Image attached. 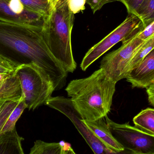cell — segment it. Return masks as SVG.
Instances as JSON below:
<instances>
[{"label": "cell", "instance_id": "obj_1", "mask_svg": "<svg viewBox=\"0 0 154 154\" xmlns=\"http://www.w3.org/2000/svg\"><path fill=\"white\" fill-rule=\"evenodd\" d=\"M0 57L17 67L38 65L49 75L55 91L66 85L68 73L49 49L42 27L0 21Z\"/></svg>", "mask_w": 154, "mask_h": 154}, {"label": "cell", "instance_id": "obj_2", "mask_svg": "<svg viewBox=\"0 0 154 154\" xmlns=\"http://www.w3.org/2000/svg\"><path fill=\"white\" fill-rule=\"evenodd\" d=\"M116 83L100 68L88 77L70 81L66 91L83 120H96L110 112Z\"/></svg>", "mask_w": 154, "mask_h": 154}, {"label": "cell", "instance_id": "obj_3", "mask_svg": "<svg viewBox=\"0 0 154 154\" xmlns=\"http://www.w3.org/2000/svg\"><path fill=\"white\" fill-rule=\"evenodd\" d=\"M74 17L68 0H58L51 5L50 12L45 17L42 27L49 49L68 73H73L77 68L71 45Z\"/></svg>", "mask_w": 154, "mask_h": 154}, {"label": "cell", "instance_id": "obj_4", "mask_svg": "<svg viewBox=\"0 0 154 154\" xmlns=\"http://www.w3.org/2000/svg\"><path fill=\"white\" fill-rule=\"evenodd\" d=\"M15 72L20 80L22 96L29 110L45 105L55 91L49 75L35 64L17 67Z\"/></svg>", "mask_w": 154, "mask_h": 154}, {"label": "cell", "instance_id": "obj_5", "mask_svg": "<svg viewBox=\"0 0 154 154\" xmlns=\"http://www.w3.org/2000/svg\"><path fill=\"white\" fill-rule=\"evenodd\" d=\"M143 29L140 18L134 14H129L120 25L88 51L81 63V68L85 71L114 45L120 41H126Z\"/></svg>", "mask_w": 154, "mask_h": 154}, {"label": "cell", "instance_id": "obj_6", "mask_svg": "<svg viewBox=\"0 0 154 154\" xmlns=\"http://www.w3.org/2000/svg\"><path fill=\"white\" fill-rule=\"evenodd\" d=\"M105 118L113 136L125 148L124 153L154 154V136L128 123L117 124L107 115Z\"/></svg>", "mask_w": 154, "mask_h": 154}, {"label": "cell", "instance_id": "obj_7", "mask_svg": "<svg viewBox=\"0 0 154 154\" xmlns=\"http://www.w3.org/2000/svg\"><path fill=\"white\" fill-rule=\"evenodd\" d=\"M45 105L59 111L70 119L94 153L115 154L86 125L82 118L74 107L70 98L63 96H51L46 102Z\"/></svg>", "mask_w": 154, "mask_h": 154}, {"label": "cell", "instance_id": "obj_8", "mask_svg": "<svg viewBox=\"0 0 154 154\" xmlns=\"http://www.w3.org/2000/svg\"><path fill=\"white\" fill-rule=\"evenodd\" d=\"M137 33L122 42L123 44L119 49L107 54L101 61L100 68L116 83L125 78L128 66L136 52L145 41L139 39Z\"/></svg>", "mask_w": 154, "mask_h": 154}, {"label": "cell", "instance_id": "obj_9", "mask_svg": "<svg viewBox=\"0 0 154 154\" xmlns=\"http://www.w3.org/2000/svg\"><path fill=\"white\" fill-rule=\"evenodd\" d=\"M44 16L24 7L19 0H0V21L43 27Z\"/></svg>", "mask_w": 154, "mask_h": 154}, {"label": "cell", "instance_id": "obj_10", "mask_svg": "<svg viewBox=\"0 0 154 154\" xmlns=\"http://www.w3.org/2000/svg\"><path fill=\"white\" fill-rule=\"evenodd\" d=\"M26 108L23 96L18 99L0 103V136L16 128V123Z\"/></svg>", "mask_w": 154, "mask_h": 154}, {"label": "cell", "instance_id": "obj_11", "mask_svg": "<svg viewBox=\"0 0 154 154\" xmlns=\"http://www.w3.org/2000/svg\"><path fill=\"white\" fill-rule=\"evenodd\" d=\"M125 78L133 88H147L154 83V49L128 73Z\"/></svg>", "mask_w": 154, "mask_h": 154}, {"label": "cell", "instance_id": "obj_12", "mask_svg": "<svg viewBox=\"0 0 154 154\" xmlns=\"http://www.w3.org/2000/svg\"><path fill=\"white\" fill-rule=\"evenodd\" d=\"M104 118L83 121L93 134L114 153H124L125 148L113 136Z\"/></svg>", "mask_w": 154, "mask_h": 154}, {"label": "cell", "instance_id": "obj_13", "mask_svg": "<svg viewBox=\"0 0 154 154\" xmlns=\"http://www.w3.org/2000/svg\"><path fill=\"white\" fill-rule=\"evenodd\" d=\"M30 154H75L71 146L64 141L48 143L38 140L34 142Z\"/></svg>", "mask_w": 154, "mask_h": 154}, {"label": "cell", "instance_id": "obj_14", "mask_svg": "<svg viewBox=\"0 0 154 154\" xmlns=\"http://www.w3.org/2000/svg\"><path fill=\"white\" fill-rule=\"evenodd\" d=\"M16 128L0 136V154H24L22 142Z\"/></svg>", "mask_w": 154, "mask_h": 154}, {"label": "cell", "instance_id": "obj_15", "mask_svg": "<svg viewBox=\"0 0 154 154\" xmlns=\"http://www.w3.org/2000/svg\"><path fill=\"white\" fill-rule=\"evenodd\" d=\"M133 122L137 128L154 136V108L142 110L134 118Z\"/></svg>", "mask_w": 154, "mask_h": 154}, {"label": "cell", "instance_id": "obj_16", "mask_svg": "<svg viewBox=\"0 0 154 154\" xmlns=\"http://www.w3.org/2000/svg\"><path fill=\"white\" fill-rule=\"evenodd\" d=\"M154 49V36L145 41L136 52L132 60L127 68L125 74V78L128 73L135 68L142 60Z\"/></svg>", "mask_w": 154, "mask_h": 154}, {"label": "cell", "instance_id": "obj_17", "mask_svg": "<svg viewBox=\"0 0 154 154\" xmlns=\"http://www.w3.org/2000/svg\"><path fill=\"white\" fill-rule=\"evenodd\" d=\"M22 96L21 86L14 83L0 85V103L20 99Z\"/></svg>", "mask_w": 154, "mask_h": 154}, {"label": "cell", "instance_id": "obj_18", "mask_svg": "<svg viewBox=\"0 0 154 154\" xmlns=\"http://www.w3.org/2000/svg\"><path fill=\"white\" fill-rule=\"evenodd\" d=\"M137 16L143 23V29L153 22L154 21V0H143L139 8Z\"/></svg>", "mask_w": 154, "mask_h": 154}, {"label": "cell", "instance_id": "obj_19", "mask_svg": "<svg viewBox=\"0 0 154 154\" xmlns=\"http://www.w3.org/2000/svg\"><path fill=\"white\" fill-rule=\"evenodd\" d=\"M27 9L42 14L44 17L48 16L51 10L48 0H19Z\"/></svg>", "mask_w": 154, "mask_h": 154}, {"label": "cell", "instance_id": "obj_20", "mask_svg": "<svg viewBox=\"0 0 154 154\" xmlns=\"http://www.w3.org/2000/svg\"><path fill=\"white\" fill-rule=\"evenodd\" d=\"M143 0H116L124 4L129 14L138 15V11Z\"/></svg>", "mask_w": 154, "mask_h": 154}, {"label": "cell", "instance_id": "obj_21", "mask_svg": "<svg viewBox=\"0 0 154 154\" xmlns=\"http://www.w3.org/2000/svg\"><path fill=\"white\" fill-rule=\"evenodd\" d=\"M86 3V0H68L69 9L74 14L84 11Z\"/></svg>", "mask_w": 154, "mask_h": 154}, {"label": "cell", "instance_id": "obj_22", "mask_svg": "<svg viewBox=\"0 0 154 154\" xmlns=\"http://www.w3.org/2000/svg\"><path fill=\"white\" fill-rule=\"evenodd\" d=\"M137 36L143 40L146 41L154 36V21L146 28L142 30L137 34Z\"/></svg>", "mask_w": 154, "mask_h": 154}, {"label": "cell", "instance_id": "obj_23", "mask_svg": "<svg viewBox=\"0 0 154 154\" xmlns=\"http://www.w3.org/2000/svg\"><path fill=\"white\" fill-rule=\"evenodd\" d=\"M115 1L116 0H86V2L90 6L93 13H95L105 5Z\"/></svg>", "mask_w": 154, "mask_h": 154}, {"label": "cell", "instance_id": "obj_24", "mask_svg": "<svg viewBox=\"0 0 154 154\" xmlns=\"http://www.w3.org/2000/svg\"><path fill=\"white\" fill-rule=\"evenodd\" d=\"M17 67L0 57V73H9L15 71Z\"/></svg>", "mask_w": 154, "mask_h": 154}, {"label": "cell", "instance_id": "obj_25", "mask_svg": "<svg viewBox=\"0 0 154 154\" xmlns=\"http://www.w3.org/2000/svg\"><path fill=\"white\" fill-rule=\"evenodd\" d=\"M146 93L149 103L154 107V83L147 88Z\"/></svg>", "mask_w": 154, "mask_h": 154}, {"label": "cell", "instance_id": "obj_26", "mask_svg": "<svg viewBox=\"0 0 154 154\" xmlns=\"http://www.w3.org/2000/svg\"><path fill=\"white\" fill-rule=\"evenodd\" d=\"M57 1H58V0H53V1H52V2H51V5L53 4V3H55V2H57Z\"/></svg>", "mask_w": 154, "mask_h": 154}, {"label": "cell", "instance_id": "obj_27", "mask_svg": "<svg viewBox=\"0 0 154 154\" xmlns=\"http://www.w3.org/2000/svg\"><path fill=\"white\" fill-rule=\"evenodd\" d=\"M48 1L50 3L51 5V2H52V1H53V0H48Z\"/></svg>", "mask_w": 154, "mask_h": 154}]
</instances>
